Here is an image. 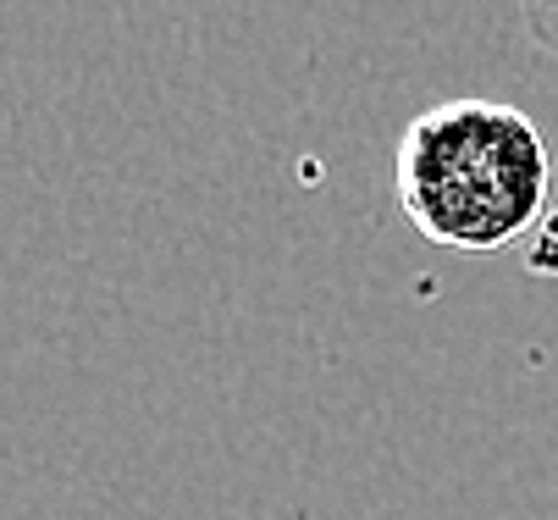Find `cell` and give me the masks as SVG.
I'll return each instance as SVG.
<instances>
[{
	"label": "cell",
	"instance_id": "6da1fadb",
	"mask_svg": "<svg viewBox=\"0 0 558 520\" xmlns=\"http://www.w3.org/2000/svg\"><path fill=\"white\" fill-rule=\"evenodd\" d=\"M392 194L437 250L498 255L547 221L553 161L525 111L504 100H442L398 133Z\"/></svg>",
	"mask_w": 558,
	"mask_h": 520
},
{
	"label": "cell",
	"instance_id": "3957f363",
	"mask_svg": "<svg viewBox=\"0 0 558 520\" xmlns=\"http://www.w3.org/2000/svg\"><path fill=\"white\" fill-rule=\"evenodd\" d=\"M536 233H547V244H531V271H558V210H547Z\"/></svg>",
	"mask_w": 558,
	"mask_h": 520
},
{
	"label": "cell",
	"instance_id": "7a4b0ae2",
	"mask_svg": "<svg viewBox=\"0 0 558 520\" xmlns=\"http://www.w3.org/2000/svg\"><path fill=\"white\" fill-rule=\"evenodd\" d=\"M520 7V23L531 34V45L558 66V0H514Z\"/></svg>",
	"mask_w": 558,
	"mask_h": 520
}]
</instances>
